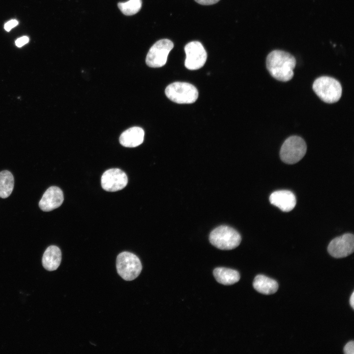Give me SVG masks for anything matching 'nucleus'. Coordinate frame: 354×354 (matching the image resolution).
I'll list each match as a JSON object with an SVG mask.
<instances>
[{
	"label": "nucleus",
	"mask_w": 354,
	"mask_h": 354,
	"mask_svg": "<svg viewBox=\"0 0 354 354\" xmlns=\"http://www.w3.org/2000/svg\"><path fill=\"white\" fill-rule=\"evenodd\" d=\"M295 65V58L284 51L273 50L266 58V65L269 73L273 78L281 82L292 79Z\"/></svg>",
	"instance_id": "1"
},
{
	"label": "nucleus",
	"mask_w": 354,
	"mask_h": 354,
	"mask_svg": "<svg viewBox=\"0 0 354 354\" xmlns=\"http://www.w3.org/2000/svg\"><path fill=\"white\" fill-rule=\"evenodd\" d=\"M312 88L317 95L325 103H335L342 95L341 84L331 77L323 76L318 78L314 82Z\"/></svg>",
	"instance_id": "2"
},
{
	"label": "nucleus",
	"mask_w": 354,
	"mask_h": 354,
	"mask_svg": "<svg viewBox=\"0 0 354 354\" xmlns=\"http://www.w3.org/2000/svg\"><path fill=\"white\" fill-rule=\"evenodd\" d=\"M241 238L237 231L228 226H220L211 231L209 241L212 245L221 250H231L237 247Z\"/></svg>",
	"instance_id": "3"
},
{
	"label": "nucleus",
	"mask_w": 354,
	"mask_h": 354,
	"mask_svg": "<svg viewBox=\"0 0 354 354\" xmlns=\"http://www.w3.org/2000/svg\"><path fill=\"white\" fill-rule=\"evenodd\" d=\"M165 92L170 100L178 104H191L198 97L196 87L186 82L173 83L166 87Z\"/></svg>",
	"instance_id": "4"
},
{
	"label": "nucleus",
	"mask_w": 354,
	"mask_h": 354,
	"mask_svg": "<svg viewBox=\"0 0 354 354\" xmlns=\"http://www.w3.org/2000/svg\"><path fill=\"white\" fill-rule=\"evenodd\" d=\"M307 146L304 140L298 136H292L283 143L280 151L282 161L293 164L300 161L305 155Z\"/></svg>",
	"instance_id": "5"
},
{
	"label": "nucleus",
	"mask_w": 354,
	"mask_h": 354,
	"mask_svg": "<svg viewBox=\"0 0 354 354\" xmlns=\"http://www.w3.org/2000/svg\"><path fill=\"white\" fill-rule=\"evenodd\" d=\"M116 267L118 274L126 281L136 278L142 269L139 258L132 253L125 251L117 256Z\"/></svg>",
	"instance_id": "6"
},
{
	"label": "nucleus",
	"mask_w": 354,
	"mask_h": 354,
	"mask_svg": "<svg viewBox=\"0 0 354 354\" xmlns=\"http://www.w3.org/2000/svg\"><path fill=\"white\" fill-rule=\"evenodd\" d=\"M173 47L174 44L169 39H163L157 41L148 51L146 59L147 64L154 68L164 66Z\"/></svg>",
	"instance_id": "7"
},
{
	"label": "nucleus",
	"mask_w": 354,
	"mask_h": 354,
	"mask_svg": "<svg viewBox=\"0 0 354 354\" xmlns=\"http://www.w3.org/2000/svg\"><path fill=\"white\" fill-rule=\"evenodd\" d=\"M186 54L185 66L189 70H197L202 67L207 59L206 52L203 45L198 41H192L184 47Z\"/></svg>",
	"instance_id": "8"
},
{
	"label": "nucleus",
	"mask_w": 354,
	"mask_h": 354,
	"mask_svg": "<svg viewBox=\"0 0 354 354\" xmlns=\"http://www.w3.org/2000/svg\"><path fill=\"white\" fill-rule=\"evenodd\" d=\"M354 250V236L352 234H345L333 239L329 243L327 251L335 258L346 257Z\"/></svg>",
	"instance_id": "9"
},
{
	"label": "nucleus",
	"mask_w": 354,
	"mask_h": 354,
	"mask_svg": "<svg viewBox=\"0 0 354 354\" xmlns=\"http://www.w3.org/2000/svg\"><path fill=\"white\" fill-rule=\"evenodd\" d=\"M128 178L121 170L113 168L106 171L101 177V183L103 189L107 191L115 192L124 188Z\"/></svg>",
	"instance_id": "10"
},
{
	"label": "nucleus",
	"mask_w": 354,
	"mask_h": 354,
	"mask_svg": "<svg viewBox=\"0 0 354 354\" xmlns=\"http://www.w3.org/2000/svg\"><path fill=\"white\" fill-rule=\"evenodd\" d=\"M64 200L62 191L58 187L48 188L39 202V206L44 211L53 210L61 206Z\"/></svg>",
	"instance_id": "11"
},
{
	"label": "nucleus",
	"mask_w": 354,
	"mask_h": 354,
	"mask_svg": "<svg viewBox=\"0 0 354 354\" xmlns=\"http://www.w3.org/2000/svg\"><path fill=\"white\" fill-rule=\"evenodd\" d=\"M270 203L284 212L291 211L295 206L296 198L291 191L286 190L273 192L269 197Z\"/></svg>",
	"instance_id": "12"
},
{
	"label": "nucleus",
	"mask_w": 354,
	"mask_h": 354,
	"mask_svg": "<svg viewBox=\"0 0 354 354\" xmlns=\"http://www.w3.org/2000/svg\"><path fill=\"white\" fill-rule=\"evenodd\" d=\"M145 132L139 127H132L124 131L120 136L119 142L125 147L134 148L141 145L144 141Z\"/></svg>",
	"instance_id": "13"
},
{
	"label": "nucleus",
	"mask_w": 354,
	"mask_h": 354,
	"mask_svg": "<svg viewBox=\"0 0 354 354\" xmlns=\"http://www.w3.org/2000/svg\"><path fill=\"white\" fill-rule=\"evenodd\" d=\"M61 252L57 246L51 245L45 251L42 257V265L47 270H56L60 265Z\"/></svg>",
	"instance_id": "14"
},
{
	"label": "nucleus",
	"mask_w": 354,
	"mask_h": 354,
	"mask_svg": "<svg viewBox=\"0 0 354 354\" xmlns=\"http://www.w3.org/2000/svg\"><path fill=\"white\" fill-rule=\"evenodd\" d=\"M253 286L257 292L264 295L273 294L278 289V284L275 280L262 274L255 277Z\"/></svg>",
	"instance_id": "15"
},
{
	"label": "nucleus",
	"mask_w": 354,
	"mask_h": 354,
	"mask_svg": "<svg viewBox=\"0 0 354 354\" xmlns=\"http://www.w3.org/2000/svg\"><path fill=\"white\" fill-rule=\"evenodd\" d=\"M213 275L216 280L225 285H230L237 282L240 279V275L236 270L221 267L214 269Z\"/></svg>",
	"instance_id": "16"
},
{
	"label": "nucleus",
	"mask_w": 354,
	"mask_h": 354,
	"mask_svg": "<svg viewBox=\"0 0 354 354\" xmlns=\"http://www.w3.org/2000/svg\"><path fill=\"white\" fill-rule=\"evenodd\" d=\"M14 184V179L12 173L3 170L0 172V197L6 198L11 194Z\"/></svg>",
	"instance_id": "17"
},
{
	"label": "nucleus",
	"mask_w": 354,
	"mask_h": 354,
	"mask_svg": "<svg viewBox=\"0 0 354 354\" xmlns=\"http://www.w3.org/2000/svg\"><path fill=\"white\" fill-rule=\"evenodd\" d=\"M118 6L121 12L125 15H132L138 13L142 7L141 0H129L125 2H120Z\"/></svg>",
	"instance_id": "18"
},
{
	"label": "nucleus",
	"mask_w": 354,
	"mask_h": 354,
	"mask_svg": "<svg viewBox=\"0 0 354 354\" xmlns=\"http://www.w3.org/2000/svg\"><path fill=\"white\" fill-rule=\"evenodd\" d=\"M344 352L346 354H354V342L353 341L349 342L344 348Z\"/></svg>",
	"instance_id": "19"
},
{
	"label": "nucleus",
	"mask_w": 354,
	"mask_h": 354,
	"mask_svg": "<svg viewBox=\"0 0 354 354\" xmlns=\"http://www.w3.org/2000/svg\"><path fill=\"white\" fill-rule=\"evenodd\" d=\"M18 24V22L15 19H12L6 22L4 28L7 31H9L12 28H14Z\"/></svg>",
	"instance_id": "20"
},
{
	"label": "nucleus",
	"mask_w": 354,
	"mask_h": 354,
	"mask_svg": "<svg viewBox=\"0 0 354 354\" xmlns=\"http://www.w3.org/2000/svg\"><path fill=\"white\" fill-rule=\"evenodd\" d=\"M29 38L27 36H24L18 38L15 41V45L18 47H21L29 42Z\"/></svg>",
	"instance_id": "21"
},
{
	"label": "nucleus",
	"mask_w": 354,
	"mask_h": 354,
	"mask_svg": "<svg viewBox=\"0 0 354 354\" xmlns=\"http://www.w3.org/2000/svg\"><path fill=\"white\" fill-rule=\"evenodd\" d=\"M197 2L202 5H211L218 2L220 0H195Z\"/></svg>",
	"instance_id": "22"
},
{
	"label": "nucleus",
	"mask_w": 354,
	"mask_h": 354,
	"mask_svg": "<svg viewBox=\"0 0 354 354\" xmlns=\"http://www.w3.org/2000/svg\"><path fill=\"white\" fill-rule=\"evenodd\" d=\"M350 303L353 309L354 308V292H353L350 296Z\"/></svg>",
	"instance_id": "23"
}]
</instances>
